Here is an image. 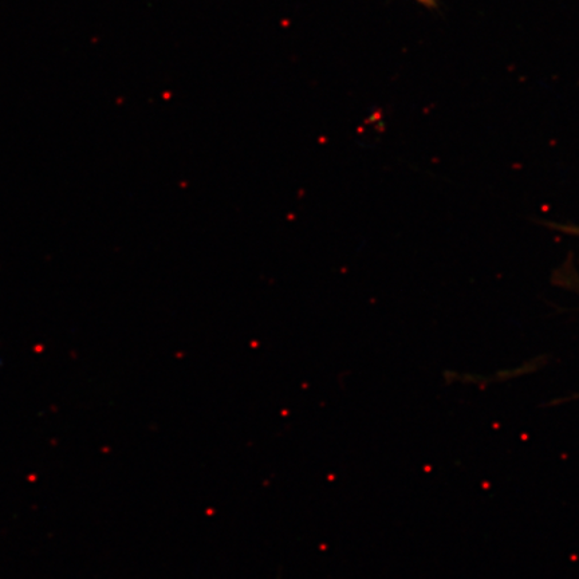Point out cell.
<instances>
[{
	"instance_id": "6da1fadb",
	"label": "cell",
	"mask_w": 579,
	"mask_h": 579,
	"mask_svg": "<svg viewBox=\"0 0 579 579\" xmlns=\"http://www.w3.org/2000/svg\"><path fill=\"white\" fill-rule=\"evenodd\" d=\"M421 6L427 7V9H436L437 0H416Z\"/></svg>"
}]
</instances>
